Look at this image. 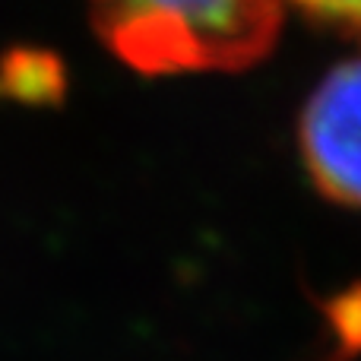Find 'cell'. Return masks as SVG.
Wrapping results in <instances>:
<instances>
[{
	"label": "cell",
	"instance_id": "obj_1",
	"mask_svg": "<svg viewBox=\"0 0 361 361\" xmlns=\"http://www.w3.org/2000/svg\"><path fill=\"white\" fill-rule=\"evenodd\" d=\"M105 44L143 73L241 70L279 35V0H89Z\"/></svg>",
	"mask_w": 361,
	"mask_h": 361
},
{
	"label": "cell",
	"instance_id": "obj_2",
	"mask_svg": "<svg viewBox=\"0 0 361 361\" xmlns=\"http://www.w3.org/2000/svg\"><path fill=\"white\" fill-rule=\"evenodd\" d=\"M301 152L326 197L361 206V57L339 63L311 95Z\"/></svg>",
	"mask_w": 361,
	"mask_h": 361
},
{
	"label": "cell",
	"instance_id": "obj_3",
	"mask_svg": "<svg viewBox=\"0 0 361 361\" xmlns=\"http://www.w3.org/2000/svg\"><path fill=\"white\" fill-rule=\"evenodd\" d=\"M4 76H6V89H10L16 99L44 102V99H57V95L63 92L61 63L48 54H38V51L10 54Z\"/></svg>",
	"mask_w": 361,
	"mask_h": 361
},
{
	"label": "cell",
	"instance_id": "obj_4",
	"mask_svg": "<svg viewBox=\"0 0 361 361\" xmlns=\"http://www.w3.org/2000/svg\"><path fill=\"white\" fill-rule=\"evenodd\" d=\"M295 4L320 19L361 29V0H295Z\"/></svg>",
	"mask_w": 361,
	"mask_h": 361
},
{
	"label": "cell",
	"instance_id": "obj_5",
	"mask_svg": "<svg viewBox=\"0 0 361 361\" xmlns=\"http://www.w3.org/2000/svg\"><path fill=\"white\" fill-rule=\"evenodd\" d=\"M333 324H336L339 336L352 345H361V288L343 295L333 311Z\"/></svg>",
	"mask_w": 361,
	"mask_h": 361
}]
</instances>
